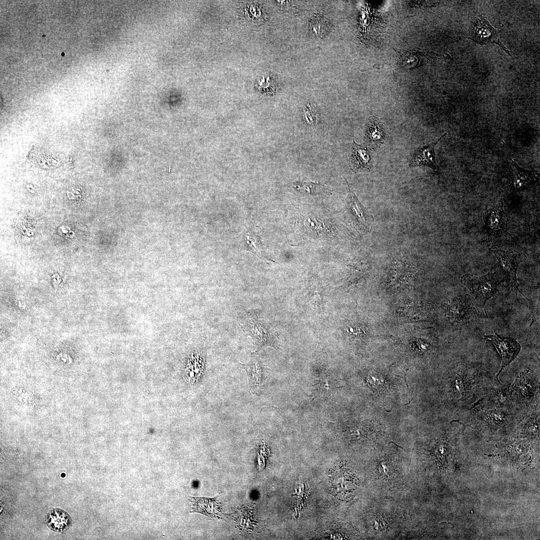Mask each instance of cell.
Here are the masks:
<instances>
[{
	"instance_id": "1",
	"label": "cell",
	"mask_w": 540,
	"mask_h": 540,
	"mask_svg": "<svg viewBox=\"0 0 540 540\" xmlns=\"http://www.w3.org/2000/svg\"><path fill=\"white\" fill-rule=\"evenodd\" d=\"M238 320L244 332L254 340L258 350L267 346L279 348L278 336L272 325L254 312H244Z\"/></svg>"
},
{
	"instance_id": "2",
	"label": "cell",
	"mask_w": 540,
	"mask_h": 540,
	"mask_svg": "<svg viewBox=\"0 0 540 540\" xmlns=\"http://www.w3.org/2000/svg\"><path fill=\"white\" fill-rule=\"evenodd\" d=\"M460 282L469 290L474 300L482 308L496 292L498 284L495 272L482 276L465 274L462 276Z\"/></svg>"
},
{
	"instance_id": "3",
	"label": "cell",
	"mask_w": 540,
	"mask_h": 540,
	"mask_svg": "<svg viewBox=\"0 0 540 540\" xmlns=\"http://www.w3.org/2000/svg\"><path fill=\"white\" fill-rule=\"evenodd\" d=\"M492 242L490 248L496 258L504 278L507 283L515 289L516 292H522L519 290L516 278V272L518 264L527 258L524 253L515 250H503L494 246Z\"/></svg>"
},
{
	"instance_id": "4",
	"label": "cell",
	"mask_w": 540,
	"mask_h": 540,
	"mask_svg": "<svg viewBox=\"0 0 540 540\" xmlns=\"http://www.w3.org/2000/svg\"><path fill=\"white\" fill-rule=\"evenodd\" d=\"M503 206V202L500 200L484 214V241L491 242L492 236H498L506 230L508 219Z\"/></svg>"
},
{
	"instance_id": "5",
	"label": "cell",
	"mask_w": 540,
	"mask_h": 540,
	"mask_svg": "<svg viewBox=\"0 0 540 540\" xmlns=\"http://www.w3.org/2000/svg\"><path fill=\"white\" fill-rule=\"evenodd\" d=\"M484 339L492 342L498 350L502 358V366L496 378L503 369L518 356L521 349L520 344L514 338L503 337L495 333L494 335L483 334Z\"/></svg>"
},
{
	"instance_id": "6",
	"label": "cell",
	"mask_w": 540,
	"mask_h": 540,
	"mask_svg": "<svg viewBox=\"0 0 540 540\" xmlns=\"http://www.w3.org/2000/svg\"><path fill=\"white\" fill-rule=\"evenodd\" d=\"M239 364L247 372L251 392L260 395L267 376L266 368L260 359L254 354H252L247 364Z\"/></svg>"
},
{
	"instance_id": "7",
	"label": "cell",
	"mask_w": 540,
	"mask_h": 540,
	"mask_svg": "<svg viewBox=\"0 0 540 540\" xmlns=\"http://www.w3.org/2000/svg\"><path fill=\"white\" fill-rule=\"evenodd\" d=\"M345 180L348 189V194L346 200V208L352 219L364 230L368 231L369 227L374 221V216L360 202L348 182L346 179Z\"/></svg>"
},
{
	"instance_id": "8",
	"label": "cell",
	"mask_w": 540,
	"mask_h": 540,
	"mask_svg": "<svg viewBox=\"0 0 540 540\" xmlns=\"http://www.w3.org/2000/svg\"><path fill=\"white\" fill-rule=\"evenodd\" d=\"M474 41L481 44L490 43L500 46L508 54H510L508 50L500 42L496 30L492 26L487 20L481 16L474 24V32L472 34Z\"/></svg>"
},
{
	"instance_id": "9",
	"label": "cell",
	"mask_w": 540,
	"mask_h": 540,
	"mask_svg": "<svg viewBox=\"0 0 540 540\" xmlns=\"http://www.w3.org/2000/svg\"><path fill=\"white\" fill-rule=\"evenodd\" d=\"M446 134V132L444 133L435 142L418 148L415 152L409 166L414 167L416 166L424 165L431 168L434 172H438L440 166L436 162L434 147Z\"/></svg>"
},
{
	"instance_id": "10",
	"label": "cell",
	"mask_w": 540,
	"mask_h": 540,
	"mask_svg": "<svg viewBox=\"0 0 540 540\" xmlns=\"http://www.w3.org/2000/svg\"><path fill=\"white\" fill-rule=\"evenodd\" d=\"M190 512H197L209 518H221V506L216 498L190 497Z\"/></svg>"
},
{
	"instance_id": "11",
	"label": "cell",
	"mask_w": 540,
	"mask_h": 540,
	"mask_svg": "<svg viewBox=\"0 0 540 540\" xmlns=\"http://www.w3.org/2000/svg\"><path fill=\"white\" fill-rule=\"evenodd\" d=\"M538 386L530 372H522L517 376L512 386V392L522 400H530L534 396Z\"/></svg>"
},
{
	"instance_id": "12",
	"label": "cell",
	"mask_w": 540,
	"mask_h": 540,
	"mask_svg": "<svg viewBox=\"0 0 540 540\" xmlns=\"http://www.w3.org/2000/svg\"><path fill=\"white\" fill-rule=\"evenodd\" d=\"M537 176L533 171L521 168L513 160L510 172V184L514 191H520L530 187L536 180Z\"/></svg>"
},
{
	"instance_id": "13",
	"label": "cell",
	"mask_w": 540,
	"mask_h": 540,
	"mask_svg": "<svg viewBox=\"0 0 540 540\" xmlns=\"http://www.w3.org/2000/svg\"><path fill=\"white\" fill-rule=\"evenodd\" d=\"M369 152L354 140L352 148L351 164L354 170L368 171L371 168Z\"/></svg>"
},
{
	"instance_id": "14",
	"label": "cell",
	"mask_w": 540,
	"mask_h": 540,
	"mask_svg": "<svg viewBox=\"0 0 540 540\" xmlns=\"http://www.w3.org/2000/svg\"><path fill=\"white\" fill-rule=\"evenodd\" d=\"M46 524L50 528L57 532L66 530L71 524L70 516L60 508L52 510L46 516Z\"/></svg>"
},
{
	"instance_id": "15",
	"label": "cell",
	"mask_w": 540,
	"mask_h": 540,
	"mask_svg": "<svg viewBox=\"0 0 540 540\" xmlns=\"http://www.w3.org/2000/svg\"><path fill=\"white\" fill-rule=\"evenodd\" d=\"M412 272L408 265L396 262L390 270V282L395 285L404 284L412 278L414 275Z\"/></svg>"
},
{
	"instance_id": "16",
	"label": "cell",
	"mask_w": 540,
	"mask_h": 540,
	"mask_svg": "<svg viewBox=\"0 0 540 540\" xmlns=\"http://www.w3.org/2000/svg\"><path fill=\"white\" fill-rule=\"evenodd\" d=\"M292 188L300 195H316L328 190L322 184L306 182H294L292 184Z\"/></svg>"
},
{
	"instance_id": "17",
	"label": "cell",
	"mask_w": 540,
	"mask_h": 540,
	"mask_svg": "<svg viewBox=\"0 0 540 540\" xmlns=\"http://www.w3.org/2000/svg\"><path fill=\"white\" fill-rule=\"evenodd\" d=\"M367 136L370 140L377 144L384 140V133L382 124L375 119L368 124L367 129Z\"/></svg>"
},
{
	"instance_id": "18",
	"label": "cell",
	"mask_w": 540,
	"mask_h": 540,
	"mask_svg": "<svg viewBox=\"0 0 540 540\" xmlns=\"http://www.w3.org/2000/svg\"><path fill=\"white\" fill-rule=\"evenodd\" d=\"M484 413L482 418H484L488 423L492 424L502 425L506 420V414L501 410H490Z\"/></svg>"
},
{
	"instance_id": "19",
	"label": "cell",
	"mask_w": 540,
	"mask_h": 540,
	"mask_svg": "<svg viewBox=\"0 0 540 540\" xmlns=\"http://www.w3.org/2000/svg\"><path fill=\"white\" fill-rule=\"evenodd\" d=\"M310 22L311 31L318 36H324L329 28L328 23L323 18H315Z\"/></svg>"
},
{
	"instance_id": "20",
	"label": "cell",
	"mask_w": 540,
	"mask_h": 540,
	"mask_svg": "<svg viewBox=\"0 0 540 540\" xmlns=\"http://www.w3.org/2000/svg\"><path fill=\"white\" fill-rule=\"evenodd\" d=\"M452 388L454 392L458 396L463 394L466 388V382L462 376L457 374L454 377L452 382Z\"/></svg>"
},
{
	"instance_id": "21",
	"label": "cell",
	"mask_w": 540,
	"mask_h": 540,
	"mask_svg": "<svg viewBox=\"0 0 540 540\" xmlns=\"http://www.w3.org/2000/svg\"><path fill=\"white\" fill-rule=\"evenodd\" d=\"M416 304L410 303L404 305L403 306L404 314L405 315L408 316V317L410 316L413 318L416 316H422V313L420 312L422 311L421 309L422 306H420Z\"/></svg>"
},
{
	"instance_id": "22",
	"label": "cell",
	"mask_w": 540,
	"mask_h": 540,
	"mask_svg": "<svg viewBox=\"0 0 540 540\" xmlns=\"http://www.w3.org/2000/svg\"><path fill=\"white\" fill-rule=\"evenodd\" d=\"M304 118L308 124H312L315 121L314 116L311 107L308 105L304 112Z\"/></svg>"
},
{
	"instance_id": "23",
	"label": "cell",
	"mask_w": 540,
	"mask_h": 540,
	"mask_svg": "<svg viewBox=\"0 0 540 540\" xmlns=\"http://www.w3.org/2000/svg\"><path fill=\"white\" fill-rule=\"evenodd\" d=\"M367 382L372 388L380 387L382 385V380L374 376H368L366 378Z\"/></svg>"
}]
</instances>
